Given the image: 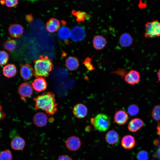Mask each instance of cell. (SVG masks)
<instances>
[{
  "instance_id": "cell-32",
  "label": "cell",
  "mask_w": 160,
  "mask_h": 160,
  "mask_svg": "<svg viewBox=\"0 0 160 160\" xmlns=\"http://www.w3.org/2000/svg\"><path fill=\"white\" fill-rule=\"evenodd\" d=\"M137 157L138 160H148L149 156L146 151L142 150L138 152Z\"/></svg>"
},
{
  "instance_id": "cell-14",
  "label": "cell",
  "mask_w": 160,
  "mask_h": 160,
  "mask_svg": "<svg viewBox=\"0 0 160 160\" xmlns=\"http://www.w3.org/2000/svg\"><path fill=\"white\" fill-rule=\"evenodd\" d=\"M105 139L106 142L108 144L115 145L119 142V135L116 131L111 130L108 131L106 134Z\"/></svg>"
},
{
  "instance_id": "cell-13",
  "label": "cell",
  "mask_w": 160,
  "mask_h": 160,
  "mask_svg": "<svg viewBox=\"0 0 160 160\" xmlns=\"http://www.w3.org/2000/svg\"><path fill=\"white\" fill-rule=\"evenodd\" d=\"M8 32L10 36L14 38L21 37L23 32V29L21 25L17 24H13L9 27Z\"/></svg>"
},
{
  "instance_id": "cell-15",
  "label": "cell",
  "mask_w": 160,
  "mask_h": 160,
  "mask_svg": "<svg viewBox=\"0 0 160 160\" xmlns=\"http://www.w3.org/2000/svg\"><path fill=\"white\" fill-rule=\"evenodd\" d=\"M128 115L125 111L119 110L116 112L114 117L115 122L120 125H124L128 120Z\"/></svg>"
},
{
  "instance_id": "cell-24",
  "label": "cell",
  "mask_w": 160,
  "mask_h": 160,
  "mask_svg": "<svg viewBox=\"0 0 160 160\" xmlns=\"http://www.w3.org/2000/svg\"><path fill=\"white\" fill-rule=\"evenodd\" d=\"M119 42L121 47H126L129 46L132 44L133 39L129 34L125 33L122 34L120 37Z\"/></svg>"
},
{
  "instance_id": "cell-8",
  "label": "cell",
  "mask_w": 160,
  "mask_h": 160,
  "mask_svg": "<svg viewBox=\"0 0 160 160\" xmlns=\"http://www.w3.org/2000/svg\"><path fill=\"white\" fill-rule=\"evenodd\" d=\"M140 76L139 72L135 70H131L125 75V81L130 85L138 84L140 80Z\"/></svg>"
},
{
  "instance_id": "cell-22",
  "label": "cell",
  "mask_w": 160,
  "mask_h": 160,
  "mask_svg": "<svg viewBox=\"0 0 160 160\" xmlns=\"http://www.w3.org/2000/svg\"><path fill=\"white\" fill-rule=\"evenodd\" d=\"M17 72L16 66L12 64H9L6 65L3 67L2 69L3 74L8 78H10L15 76Z\"/></svg>"
},
{
  "instance_id": "cell-31",
  "label": "cell",
  "mask_w": 160,
  "mask_h": 160,
  "mask_svg": "<svg viewBox=\"0 0 160 160\" xmlns=\"http://www.w3.org/2000/svg\"><path fill=\"white\" fill-rule=\"evenodd\" d=\"M92 58L87 57L84 60L83 64L87 68L89 71H92L95 69L92 63Z\"/></svg>"
},
{
  "instance_id": "cell-34",
  "label": "cell",
  "mask_w": 160,
  "mask_h": 160,
  "mask_svg": "<svg viewBox=\"0 0 160 160\" xmlns=\"http://www.w3.org/2000/svg\"><path fill=\"white\" fill-rule=\"evenodd\" d=\"M57 160H73L72 158L68 155H62L60 156Z\"/></svg>"
},
{
  "instance_id": "cell-25",
  "label": "cell",
  "mask_w": 160,
  "mask_h": 160,
  "mask_svg": "<svg viewBox=\"0 0 160 160\" xmlns=\"http://www.w3.org/2000/svg\"><path fill=\"white\" fill-rule=\"evenodd\" d=\"M17 43L16 41L13 39H8L4 43L3 47L7 50L12 52L15 50L16 47Z\"/></svg>"
},
{
  "instance_id": "cell-40",
  "label": "cell",
  "mask_w": 160,
  "mask_h": 160,
  "mask_svg": "<svg viewBox=\"0 0 160 160\" xmlns=\"http://www.w3.org/2000/svg\"><path fill=\"white\" fill-rule=\"evenodd\" d=\"M157 76L158 80L160 81V69L158 70L157 72Z\"/></svg>"
},
{
  "instance_id": "cell-11",
  "label": "cell",
  "mask_w": 160,
  "mask_h": 160,
  "mask_svg": "<svg viewBox=\"0 0 160 160\" xmlns=\"http://www.w3.org/2000/svg\"><path fill=\"white\" fill-rule=\"evenodd\" d=\"M31 84L33 88L38 92H41L45 90L47 85L46 80L42 77L36 78L32 83Z\"/></svg>"
},
{
  "instance_id": "cell-29",
  "label": "cell",
  "mask_w": 160,
  "mask_h": 160,
  "mask_svg": "<svg viewBox=\"0 0 160 160\" xmlns=\"http://www.w3.org/2000/svg\"><path fill=\"white\" fill-rule=\"evenodd\" d=\"M127 111L129 114L132 116L137 115L139 112L138 106L135 104L130 105L128 108Z\"/></svg>"
},
{
  "instance_id": "cell-41",
  "label": "cell",
  "mask_w": 160,
  "mask_h": 160,
  "mask_svg": "<svg viewBox=\"0 0 160 160\" xmlns=\"http://www.w3.org/2000/svg\"><path fill=\"white\" fill-rule=\"evenodd\" d=\"M154 143L155 145H157L159 144V142L158 140H155Z\"/></svg>"
},
{
  "instance_id": "cell-38",
  "label": "cell",
  "mask_w": 160,
  "mask_h": 160,
  "mask_svg": "<svg viewBox=\"0 0 160 160\" xmlns=\"http://www.w3.org/2000/svg\"><path fill=\"white\" fill-rule=\"evenodd\" d=\"M85 129L87 132H89L92 130V127L90 125L87 126L85 127Z\"/></svg>"
},
{
  "instance_id": "cell-7",
  "label": "cell",
  "mask_w": 160,
  "mask_h": 160,
  "mask_svg": "<svg viewBox=\"0 0 160 160\" xmlns=\"http://www.w3.org/2000/svg\"><path fill=\"white\" fill-rule=\"evenodd\" d=\"M81 145V141L79 138L74 136L68 137L65 142L66 147L71 151H77L79 149Z\"/></svg>"
},
{
  "instance_id": "cell-35",
  "label": "cell",
  "mask_w": 160,
  "mask_h": 160,
  "mask_svg": "<svg viewBox=\"0 0 160 160\" xmlns=\"http://www.w3.org/2000/svg\"><path fill=\"white\" fill-rule=\"evenodd\" d=\"M6 116L5 114L2 110V107L0 105V121L3 119Z\"/></svg>"
},
{
  "instance_id": "cell-21",
  "label": "cell",
  "mask_w": 160,
  "mask_h": 160,
  "mask_svg": "<svg viewBox=\"0 0 160 160\" xmlns=\"http://www.w3.org/2000/svg\"><path fill=\"white\" fill-rule=\"evenodd\" d=\"M144 124L143 121L139 118H135L132 119L129 122L128 128L132 132H135L142 127Z\"/></svg>"
},
{
  "instance_id": "cell-23",
  "label": "cell",
  "mask_w": 160,
  "mask_h": 160,
  "mask_svg": "<svg viewBox=\"0 0 160 160\" xmlns=\"http://www.w3.org/2000/svg\"><path fill=\"white\" fill-rule=\"evenodd\" d=\"M46 28L50 33H53L59 29L60 25L57 19L52 18L50 19L46 23Z\"/></svg>"
},
{
  "instance_id": "cell-16",
  "label": "cell",
  "mask_w": 160,
  "mask_h": 160,
  "mask_svg": "<svg viewBox=\"0 0 160 160\" xmlns=\"http://www.w3.org/2000/svg\"><path fill=\"white\" fill-rule=\"evenodd\" d=\"M25 142L24 139L20 136L14 137L11 142L12 148L16 151H20L24 148Z\"/></svg>"
},
{
  "instance_id": "cell-33",
  "label": "cell",
  "mask_w": 160,
  "mask_h": 160,
  "mask_svg": "<svg viewBox=\"0 0 160 160\" xmlns=\"http://www.w3.org/2000/svg\"><path fill=\"white\" fill-rule=\"evenodd\" d=\"M18 3L17 0H5V4L8 7H15Z\"/></svg>"
},
{
  "instance_id": "cell-12",
  "label": "cell",
  "mask_w": 160,
  "mask_h": 160,
  "mask_svg": "<svg viewBox=\"0 0 160 160\" xmlns=\"http://www.w3.org/2000/svg\"><path fill=\"white\" fill-rule=\"evenodd\" d=\"M88 112L86 106L82 103H79L74 107L73 113L77 118L79 119L85 117L87 115Z\"/></svg>"
},
{
  "instance_id": "cell-1",
  "label": "cell",
  "mask_w": 160,
  "mask_h": 160,
  "mask_svg": "<svg viewBox=\"0 0 160 160\" xmlns=\"http://www.w3.org/2000/svg\"><path fill=\"white\" fill-rule=\"evenodd\" d=\"M35 108L44 111L49 115L54 114L57 110V103L56 102L54 94L51 92L39 95L34 98Z\"/></svg>"
},
{
  "instance_id": "cell-4",
  "label": "cell",
  "mask_w": 160,
  "mask_h": 160,
  "mask_svg": "<svg viewBox=\"0 0 160 160\" xmlns=\"http://www.w3.org/2000/svg\"><path fill=\"white\" fill-rule=\"evenodd\" d=\"M145 36L146 38L160 36V22L155 20L145 24Z\"/></svg>"
},
{
  "instance_id": "cell-36",
  "label": "cell",
  "mask_w": 160,
  "mask_h": 160,
  "mask_svg": "<svg viewBox=\"0 0 160 160\" xmlns=\"http://www.w3.org/2000/svg\"><path fill=\"white\" fill-rule=\"evenodd\" d=\"M25 19L27 22H31L33 20V18L32 15L28 14L26 16Z\"/></svg>"
},
{
  "instance_id": "cell-37",
  "label": "cell",
  "mask_w": 160,
  "mask_h": 160,
  "mask_svg": "<svg viewBox=\"0 0 160 160\" xmlns=\"http://www.w3.org/2000/svg\"><path fill=\"white\" fill-rule=\"evenodd\" d=\"M153 156L160 158V147L158 149L155 154Z\"/></svg>"
},
{
  "instance_id": "cell-2",
  "label": "cell",
  "mask_w": 160,
  "mask_h": 160,
  "mask_svg": "<svg viewBox=\"0 0 160 160\" xmlns=\"http://www.w3.org/2000/svg\"><path fill=\"white\" fill-rule=\"evenodd\" d=\"M34 76L38 78L48 77L53 69L54 65L52 60L47 56L40 55L34 61Z\"/></svg>"
},
{
  "instance_id": "cell-28",
  "label": "cell",
  "mask_w": 160,
  "mask_h": 160,
  "mask_svg": "<svg viewBox=\"0 0 160 160\" xmlns=\"http://www.w3.org/2000/svg\"><path fill=\"white\" fill-rule=\"evenodd\" d=\"M151 114L154 119L157 121L160 120V105H156L153 107Z\"/></svg>"
},
{
  "instance_id": "cell-30",
  "label": "cell",
  "mask_w": 160,
  "mask_h": 160,
  "mask_svg": "<svg viewBox=\"0 0 160 160\" xmlns=\"http://www.w3.org/2000/svg\"><path fill=\"white\" fill-rule=\"evenodd\" d=\"M9 59V55L7 52L4 51H0V65L7 64Z\"/></svg>"
},
{
  "instance_id": "cell-3",
  "label": "cell",
  "mask_w": 160,
  "mask_h": 160,
  "mask_svg": "<svg viewBox=\"0 0 160 160\" xmlns=\"http://www.w3.org/2000/svg\"><path fill=\"white\" fill-rule=\"evenodd\" d=\"M90 122L95 128L100 132L107 130L111 124L110 117L106 114L103 113H99L95 118H92Z\"/></svg>"
},
{
  "instance_id": "cell-17",
  "label": "cell",
  "mask_w": 160,
  "mask_h": 160,
  "mask_svg": "<svg viewBox=\"0 0 160 160\" xmlns=\"http://www.w3.org/2000/svg\"><path fill=\"white\" fill-rule=\"evenodd\" d=\"M121 144L123 147L125 149L132 148L135 146V138L130 135H126L122 138Z\"/></svg>"
},
{
  "instance_id": "cell-20",
  "label": "cell",
  "mask_w": 160,
  "mask_h": 160,
  "mask_svg": "<svg viewBox=\"0 0 160 160\" xmlns=\"http://www.w3.org/2000/svg\"><path fill=\"white\" fill-rule=\"evenodd\" d=\"M79 63L78 59L75 57L69 56L65 60V65L68 70H76L79 67Z\"/></svg>"
},
{
  "instance_id": "cell-6",
  "label": "cell",
  "mask_w": 160,
  "mask_h": 160,
  "mask_svg": "<svg viewBox=\"0 0 160 160\" xmlns=\"http://www.w3.org/2000/svg\"><path fill=\"white\" fill-rule=\"evenodd\" d=\"M18 92L21 99L23 100L32 95L33 88L29 83L25 82L20 85L18 88Z\"/></svg>"
},
{
  "instance_id": "cell-10",
  "label": "cell",
  "mask_w": 160,
  "mask_h": 160,
  "mask_svg": "<svg viewBox=\"0 0 160 160\" xmlns=\"http://www.w3.org/2000/svg\"><path fill=\"white\" fill-rule=\"evenodd\" d=\"M20 73L23 79L28 80L30 79L34 75V70L31 65L26 64L21 67Z\"/></svg>"
},
{
  "instance_id": "cell-9",
  "label": "cell",
  "mask_w": 160,
  "mask_h": 160,
  "mask_svg": "<svg viewBox=\"0 0 160 160\" xmlns=\"http://www.w3.org/2000/svg\"><path fill=\"white\" fill-rule=\"evenodd\" d=\"M48 117L46 114L42 112L36 113L33 118V121L36 126L41 127L45 126L47 124Z\"/></svg>"
},
{
  "instance_id": "cell-5",
  "label": "cell",
  "mask_w": 160,
  "mask_h": 160,
  "mask_svg": "<svg viewBox=\"0 0 160 160\" xmlns=\"http://www.w3.org/2000/svg\"><path fill=\"white\" fill-rule=\"evenodd\" d=\"M85 36V32L84 29L81 27L79 26L74 27L71 31V39L75 42L83 40Z\"/></svg>"
},
{
  "instance_id": "cell-26",
  "label": "cell",
  "mask_w": 160,
  "mask_h": 160,
  "mask_svg": "<svg viewBox=\"0 0 160 160\" xmlns=\"http://www.w3.org/2000/svg\"><path fill=\"white\" fill-rule=\"evenodd\" d=\"M71 14L76 17L77 22L79 23L85 20L87 13L84 12L73 9L71 11Z\"/></svg>"
},
{
  "instance_id": "cell-39",
  "label": "cell",
  "mask_w": 160,
  "mask_h": 160,
  "mask_svg": "<svg viewBox=\"0 0 160 160\" xmlns=\"http://www.w3.org/2000/svg\"><path fill=\"white\" fill-rule=\"evenodd\" d=\"M157 129V133L158 135L160 136V125L158 126Z\"/></svg>"
},
{
  "instance_id": "cell-27",
  "label": "cell",
  "mask_w": 160,
  "mask_h": 160,
  "mask_svg": "<svg viewBox=\"0 0 160 160\" xmlns=\"http://www.w3.org/2000/svg\"><path fill=\"white\" fill-rule=\"evenodd\" d=\"M11 152L9 150H6L0 153V160H12Z\"/></svg>"
},
{
  "instance_id": "cell-19",
  "label": "cell",
  "mask_w": 160,
  "mask_h": 160,
  "mask_svg": "<svg viewBox=\"0 0 160 160\" xmlns=\"http://www.w3.org/2000/svg\"><path fill=\"white\" fill-rule=\"evenodd\" d=\"M92 44L93 47L96 50H101L104 48L106 44V40L103 36L95 35L93 39Z\"/></svg>"
},
{
  "instance_id": "cell-42",
  "label": "cell",
  "mask_w": 160,
  "mask_h": 160,
  "mask_svg": "<svg viewBox=\"0 0 160 160\" xmlns=\"http://www.w3.org/2000/svg\"><path fill=\"white\" fill-rule=\"evenodd\" d=\"M0 3L2 5L5 4V0H2L0 1Z\"/></svg>"
},
{
  "instance_id": "cell-18",
  "label": "cell",
  "mask_w": 160,
  "mask_h": 160,
  "mask_svg": "<svg viewBox=\"0 0 160 160\" xmlns=\"http://www.w3.org/2000/svg\"><path fill=\"white\" fill-rule=\"evenodd\" d=\"M61 22L62 26L58 30V36L61 39L67 41L70 37L71 31L68 27L65 26L66 23L65 21L62 20Z\"/></svg>"
}]
</instances>
